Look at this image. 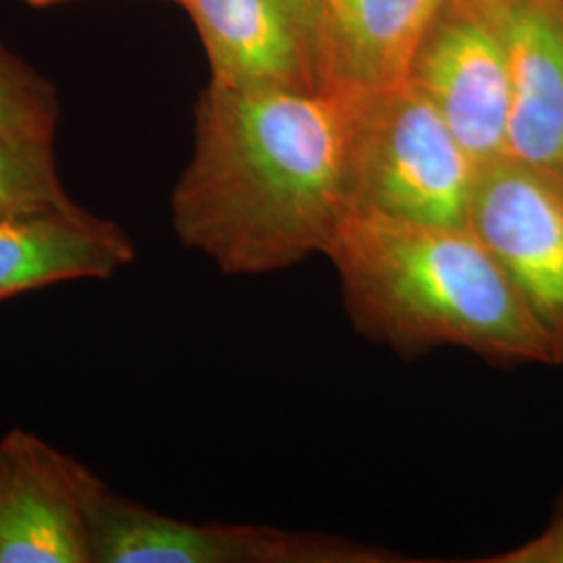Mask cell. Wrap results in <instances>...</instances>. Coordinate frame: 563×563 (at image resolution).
I'll list each match as a JSON object with an SVG mask.
<instances>
[{
	"instance_id": "4fadbf2b",
	"label": "cell",
	"mask_w": 563,
	"mask_h": 563,
	"mask_svg": "<svg viewBox=\"0 0 563 563\" xmlns=\"http://www.w3.org/2000/svg\"><path fill=\"white\" fill-rule=\"evenodd\" d=\"M57 121L59 104L51 86L0 53V141L53 144Z\"/></svg>"
},
{
	"instance_id": "ba28073f",
	"label": "cell",
	"mask_w": 563,
	"mask_h": 563,
	"mask_svg": "<svg viewBox=\"0 0 563 563\" xmlns=\"http://www.w3.org/2000/svg\"><path fill=\"white\" fill-rule=\"evenodd\" d=\"M195 21L211 84L325 90L320 0H176Z\"/></svg>"
},
{
	"instance_id": "7a4b0ae2",
	"label": "cell",
	"mask_w": 563,
	"mask_h": 563,
	"mask_svg": "<svg viewBox=\"0 0 563 563\" xmlns=\"http://www.w3.org/2000/svg\"><path fill=\"white\" fill-rule=\"evenodd\" d=\"M325 257L357 330L399 353L462 346L501 363H555L553 346L467 225L351 211Z\"/></svg>"
},
{
	"instance_id": "5bb4252c",
	"label": "cell",
	"mask_w": 563,
	"mask_h": 563,
	"mask_svg": "<svg viewBox=\"0 0 563 563\" xmlns=\"http://www.w3.org/2000/svg\"><path fill=\"white\" fill-rule=\"evenodd\" d=\"M490 563H563V505L543 532L528 543L505 551Z\"/></svg>"
},
{
	"instance_id": "7c38bea8",
	"label": "cell",
	"mask_w": 563,
	"mask_h": 563,
	"mask_svg": "<svg viewBox=\"0 0 563 563\" xmlns=\"http://www.w3.org/2000/svg\"><path fill=\"white\" fill-rule=\"evenodd\" d=\"M74 205L78 202L60 181L53 144L0 141V218Z\"/></svg>"
},
{
	"instance_id": "277c9868",
	"label": "cell",
	"mask_w": 563,
	"mask_h": 563,
	"mask_svg": "<svg viewBox=\"0 0 563 563\" xmlns=\"http://www.w3.org/2000/svg\"><path fill=\"white\" fill-rule=\"evenodd\" d=\"M467 228L499 263L562 363V176L511 155L478 165Z\"/></svg>"
},
{
	"instance_id": "52a82bcc",
	"label": "cell",
	"mask_w": 563,
	"mask_h": 563,
	"mask_svg": "<svg viewBox=\"0 0 563 563\" xmlns=\"http://www.w3.org/2000/svg\"><path fill=\"white\" fill-rule=\"evenodd\" d=\"M383 551L267 526L192 523L107 493L92 563H374Z\"/></svg>"
},
{
	"instance_id": "9c48e42d",
	"label": "cell",
	"mask_w": 563,
	"mask_h": 563,
	"mask_svg": "<svg viewBox=\"0 0 563 563\" xmlns=\"http://www.w3.org/2000/svg\"><path fill=\"white\" fill-rule=\"evenodd\" d=\"M476 2L507 57V155L563 178V0Z\"/></svg>"
},
{
	"instance_id": "8992f818",
	"label": "cell",
	"mask_w": 563,
	"mask_h": 563,
	"mask_svg": "<svg viewBox=\"0 0 563 563\" xmlns=\"http://www.w3.org/2000/svg\"><path fill=\"white\" fill-rule=\"evenodd\" d=\"M409 81L437 107L476 165L507 155V57L476 0H444L423 36Z\"/></svg>"
},
{
	"instance_id": "8fae6325",
	"label": "cell",
	"mask_w": 563,
	"mask_h": 563,
	"mask_svg": "<svg viewBox=\"0 0 563 563\" xmlns=\"http://www.w3.org/2000/svg\"><path fill=\"white\" fill-rule=\"evenodd\" d=\"M444 0H320L325 90L372 95L409 80Z\"/></svg>"
},
{
	"instance_id": "3957f363",
	"label": "cell",
	"mask_w": 563,
	"mask_h": 563,
	"mask_svg": "<svg viewBox=\"0 0 563 563\" xmlns=\"http://www.w3.org/2000/svg\"><path fill=\"white\" fill-rule=\"evenodd\" d=\"M478 165L422 90L357 95L349 144L351 211L401 222L467 225Z\"/></svg>"
},
{
	"instance_id": "5b68a950",
	"label": "cell",
	"mask_w": 563,
	"mask_h": 563,
	"mask_svg": "<svg viewBox=\"0 0 563 563\" xmlns=\"http://www.w3.org/2000/svg\"><path fill=\"white\" fill-rule=\"evenodd\" d=\"M111 488L34 432L0 439V563H92V539Z\"/></svg>"
},
{
	"instance_id": "9a60e30c",
	"label": "cell",
	"mask_w": 563,
	"mask_h": 563,
	"mask_svg": "<svg viewBox=\"0 0 563 563\" xmlns=\"http://www.w3.org/2000/svg\"><path fill=\"white\" fill-rule=\"evenodd\" d=\"M25 4H30V7H55V4H65V2H74V0H23Z\"/></svg>"
},
{
	"instance_id": "6da1fadb",
	"label": "cell",
	"mask_w": 563,
	"mask_h": 563,
	"mask_svg": "<svg viewBox=\"0 0 563 563\" xmlns=\"http://www.w3.org/2000/svg\"><path fill=\"white\" fill-rule=\"evenodd\" d=\"M355 97L209 84L197 104L192 157L172 195L181 244L232 276L325 255L351 213Z\"/></svg>"
},
{
	"instance_id": "30bf717a",
	"label": "cell",
	"mask_w": 563,
	"mask_h": 563,
	"mask_svg": "<svg viewBox=\"0 0 563 563\" xmlns=\"http://www.w3.org/2000/svg\"><path fill=\"white\" fill-rule=\"evenodd\" d=\"M136 257L120 225L80 205L0 218V301L69 280H107Z\"/></svg>"
}]
</instances>
